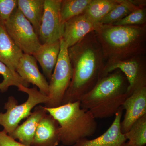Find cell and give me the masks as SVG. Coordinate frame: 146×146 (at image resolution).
<instances>
[{"instance_id": "1", "label": "cell", "mask_w": 146, "mask_h": 146, "mask_svg": "<svg viewBox=\"0 0 146 146\" xmlns=\"http://www.w3.org/2000/svg\"><path fill=\"white\" fill-rule=\"evenodd\" d=\"M72 76L61 105L80 101L102 78L105 65L103 53L95 31L69 48Z\"/></svg>"}, {"instance_id": "2", "label": "cell", "mask_w": 146, "mask_h": 146, "mask_svg": "<svg viewBox=\"0 0 146 146\" xmlns=\"http://www.w3.org/2000/svg\"><path fill=\"white\" fill-rule=\"evenodd\" d=\"M95 32L105 64L146 54V25L116 26L99 23Z\"/></svg>"}, {"instance_id": "3", "label": "cell", "mask_w": 146, "mask_h": 146, "mask_svg": "<svg viewBox=\"0 0 146 146\" xmlns=\"http://www.w3.org/2000/svg\"><path fill=\"white\" fill-rule=\"evenodd\" d=\"M129 83L123 73L116 70L102 78L80 100V106L96 119L113 117L128 97Z\"/></svg>"}, {"instance_id": "4", "label": "cell", "mask_w": 146, "mask_h": 146, "mask_svg": "<svg viewBox=\"0 0 146 146\" xmlns=\"http://www.w3.org/2000/svg\"><path fill=\"white\" fill-rule=\"evenodd\" d=\"M45 108L58 123L60 143L63 145L72 146L80 140L93 136L96 131V118L89 110L82 108L80 101L58 107Z\"/></svg>"}, {"instance_id": "5", "label": "cell", "mask_w": 146, "mask_h": 146, "mask_svg": "<svg viewBox=\"0 0 146 146\" xmlns=\"http://www.w3.org/2000/svg\"><path fill=\"white\" fill-rule=\"evenodd\" d=\"M18 88V91L27 94L28 98L26 101L18 105L17 100L10 96L5 104L6 112L0 113V125L3 127V131L8 135L15 130L22 120L28 117L34 108L40 104H46L49 99L36 87L29 88L21 85Z\"/></svg>"}, {"instance_id": "6", "label": "cell", "mask_w": 146, "mask_h": 146, "mask_svg": "<svg viewBox=\"0 0 146 146\" xmlns=\"http://www.w3.org/2000/svg\"><path fill=\"white\" fill-rule=\"evenodd\" d=\"M68 48L63 39H60V52L57 63L49 82V101L44 107L60 106L72 76V69L68 52Z\"/></svg>"}, {"instance_id": "7", "label": "cell", "mask_w": 146, "mask_h": 146, "mask_svg": "<svg viewBox=\"0 0 146 146\" xmlns=\"http://www.w3.org/2000/svg\"><path fill=\"white\" fill-rule=\"evenodd\" d=\"M4 26L11 39L24 54L33 55L42 45L33 27L18 8Z\"/></svg>"}, {"instance_id": "8", "label": "cell", "mask_w": 146, "mask_h": 146, "mask_svg": "<svg viewBox=\"0 0 146 146\" xmlns=\"http://www.w3.org/2000/svg\"><path fill=\"white\" fill-rule=\"evenodd\" d=\"M118 70L123 73L128 82V96L137 89L146 86L145 54L122 61L106 63L102 78Z\"/></svg>"}, {"instance_id": "9", "label": "cell", "mask_w": 146, "mask_h": 146, "mask_svg": "<svg viewBox=\"0 0 146 146\" xmlns=\"http://www.w3.org/2000/svg\"><path fill=\"white\" fill-rule=\"evenodd\" d=\"M61 0H44V9L38 36L42 44L54 43L62 39L64 25L61 23Z\"/></svg>"}, {"instance_id": "10", "label": "cell", "mask_w": 146, "mask_h": 146, "mask_svg": "<svg viewBox=\"0 0 146 146\" xmlns=\"http://www.w3.org/2000/svg\"><path fill=\"white\" fill-rule=\"evenodd\" d=\"M122 107L125 110L121 122V129L125 134L137 120L146 115V86L133 91L126 99Z\"/></svg>"}, {"instance_id": "11", "label": "cell", "mask_w": 146, "mask_h": 146, "mask_svg": "<svg viewBox=\"0 0 146 146\" xmlns=\"http://www.w3.org/2000/svg\"><path fill=\"white\" fill-rule=\"evenodd\" d=\"M98 24L84 13L75 16L64 23L62 39L68 48L78 43L90 33L95 31Z\"/></svg>"}, {"instance_id": "12", "label": "cell", "mask_w": 146, "mask_h": 146, "mask_svg": "<svg viewBox=\"0 0 146 146\" xmlns=\"http://www.w3.org/2000/svg\"><path fill=\"white\" fill-rule=\"evenodd\" d=\"M16 72L24 81L35 85L40 92L48 96V81L40 72L37 61L33 56L23 54L19 60Z\"/></svg>"}, {"instance_id": "13", "label": "cell", "mask_w": 146, "mask_h": 146, "mask_svg": "<svg viewBox=\"0 0 146 146\" xmlns=\"http://www.w3.org/2000/svg\"><path fill=\"white\" fill-rule=\"evenodd\" d=\"M123 110L120 108L112 124L103 134L92 140L81 139L72 146H121L127 141L121 129Z\"/></svg>"}, {"instance_id": "14", "label": "cell", "mask_w": 146, "mask_h": 146, "mask_svg": "<svg viewBox=\"0 0 146 146\" xmlns=\"http://www.w3.org/2000/svg\"><path fill=\"white\" fill-rule=\"evenodd\" d=\"M60 143L58 123L47 113L39 122L31 146H58Z\"/></svg>"}, {"instance_id": "15", "label": "cell", "mask_w": 146, "mask_h": 146, "mask_svg": "<svg viewBox=\"0 0 146 146\" xmlns=\"http://www.w3.org/2000/svg\"><path fill=\"white\" fill-rule=\"evenodd\" d=\"M47 112L44 106H36L31 115L9 136L26 145L31 146L36 129L42 117Z\"/></svg>"}, {"instance_id": "16", "label": "cell", "mask_w": 146, "mask_h": 146, "mask_svg": "<svg viewBox=\"0 0 146 146\" xmlns=\"http://www.w3.org/2000/svg\"><path fill=\"white\" fill-rule=\"evenodd\" d=\"M60 48V40L50 44H43L33 54L40 64L44 76L49 82L57 63Z\"/></svg>"}, {"instance_id": "17", "label": "cell", "mask_w": 146, "mask_h": 146, "mask_svg": "<svg viewBox=\"0 0 146 146\" xmlns=\"http://www.w3.org/2000/svg\"><path fill=\"white\" fill-rule=\"evenodd\" d=\"M23 54L9 35L4 26L0 25V61L12 71L16 72Z\"/></svg>"}, {"instance_id": "18", "label": "cell", "mask_w": 146, "mask_h": 146, "mask_svg": "<svg viewBox=\"0 0 146 146\" xmlns=\"http://www.w3.org/2000/svg\"><path fill=\"white\" fill-rule=\"evenodd\" d=\"M18 8L38 35L44 9V0H18Z\"/></svg>"}, {"instance_id": "19", "label": "cell", "mask_w": 146, "mask_h": 146, "mask_svg": "<svg viewBox=\"0 0 146 146\" xmlns=\"http://www.w3.org/2000/svg\"><path fill=\"white\" fill-rule=\"evenodd\" d=\"M122 0H92L84 13L96 24L121 2Z\"/></svg>"}, {"instance_id": "20", "label": "cell", "mask_w": 146, "mask_h": 146, "mask_svg": "<svg viewBox=\"0 0 146 146\" xmlns=\"http://www.w3.org/2000/svg\"><path fill=\"white\" fill-rule=\"evenodd\" d=\"M92 0H61L60 17L64 23L70 19L83 13Z\"/></svg>"}, {"instance_id": "21", "label": "cell", "mask_w": 146, "mask_h": 146, "mask_svg": "<svg viewBox=\"0 0 146 146\" xmlns=\"http://www.w3.org/2000/svg\"><path fill=\"white\" fill-rule=\"evenodd\" d=\"M140 7H141L134 5L131 2V0H122L119 4L102 19L99 23L102 25H113Z\"/></svg>"}, {"instance_id": "22", "label": "cell", "mask_w": 146, "mask_h": 146, "mask_svg": "<svg viewBox=\"0 0 146 146\" xmlns=\"http://www.w3.org/2000/svg\"><path fill=\"white\" fill-rule=\"evenodd\" d=\"M127 143L133 146H145L146 144V115L138 119L130 129L125 133Z\"/></svg>"}, {"instance_id": "23", "label": "cell", "mask_w": 146, "mask_h": 146, "mask_svg": "<svg viewBox=\"0 0 146 146\" xmlns=\"http://www.w3.org/2000/svg\"><path fill=\"white\" fill-rule=\"evenodd\" d=\"M22 85L29 87V84L23 80L16 72H13L0 61V91L4 93L11 86Z\"/></svg>"}, {"instance_id": "24", "label": "cell", "mask_w": 146, "mask_h": 146, "mask_svg": "<svg viewBox=\"0 0 146 146\" xmlns=\"http://www.w3.org/2000/svg\"><path fill=\"white\" fill-rule=\"evenodd\" d=\"M144 25H146L145 7L138 8L121 21L112 25L116 26H133Z\"/></svg>"}, {"instance_id": "25", "label": "cell", "mask_w": 146, "mask_h": 146, "mask_svg": "<svg viewBox=\"0 0 146 146\" xmlns=\"http://www.w3.org/2000/svg\"><path fill=\"white\" fill-rule=\"evenodd\" d=\"M17 8L18 0H0V25H4Z\"/></svg>"}, {"instance_id": "26", "label": "cell", "mask_w": 146, "mask_h": 146, "mask_svg": "<svg viewBox=\"0 0 146 146\" xmlns=\"http://www.w3.org/2000/svg\"><path fill=\"white\" fill-rule=\"evenodd\" d=\"M0 146H31L26 145L17 142L11 138L7 133L2 131H0Z\"/></svg>"}, {"instance_id": "27", "label": "cell", "mask_w": 146, "mask_h": 146, "mask_svg": "<svg viewBox=\"0 0 146 146\" xmlns=\"http://www.w3.org/2000/svg\"><path fill=\"white\" fill-rule=\"evenodd\" d=\"M121 146H133L131 145H129V144H128V143L127 142H125Z\"/></svg>"}, {"instance_id": "28", "label": "cell", "mask_w": 146, "mask_h": 146, "mask_svg": "<svg viewBox=\"0 0 146 146\" xmlns=\"http://www.w3.org/2000/svg\"><path fill=\"white\" fill-rule=\"evenodd\" d=\"M64 146V145H62V146Z\"/></svg>"}]
</instances>
